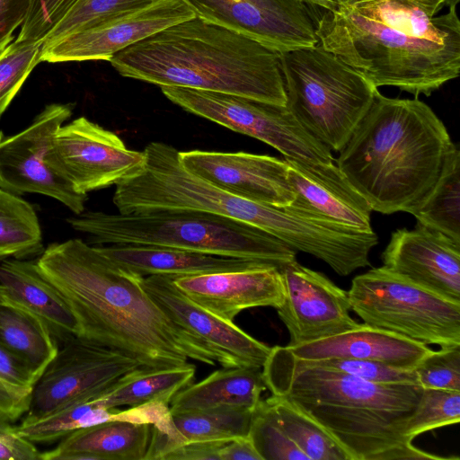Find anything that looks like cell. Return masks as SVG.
Segmentation results:
<instances>
[{
	"label": "cell",
	"instance_id": "obj_3",
	"mask_svg": "<svg viewBox=\"0 0 460 460\" xmlns=\"http://www.w3.org/2000/svg\"><path fill=\"white\" fill-rule=\"evenodd\" d=\"M272 395L288 399L319 422L350 460L452 459L416 447L404 435L422 388L377 384L296 358L275 346L261 367Z\"/></svg>",
	"mask_w": 460,
	"mask_h": 460
},
{
	"label": "cell",
	"instance_id": "obj_14",
	"mask_svg": "<svg viewBox=\"0 0 460 460\" xmlns=\"http://www.w3.org/2000/svg\"><path fill=\"white\" fill-rule=\"evenodd\" d=\"M279 270L285 298L277 312L289 333L287 346L317 341L360 325L349 314L348 291L324 274L296 261L280 267Z\"/></svg>",
	"mask_w": 460,
	"mask_h": 460
},
{
	"label": "cell",
	"instance_id": "obj_35",
	"mask_svg": "<svg viewBox=\"0 0 460 460\" xmlns=\"http://www.w3.org/2000/svg\"><path fill=\"white\" fill-rule=\"evenodd\" d=\"M248 437L261 460H309L285 433L266 400L253 411Z\"/></svg>",
	"mask_w": 460,
	"mask_h": 460
},
{
	"label": "cell",
	"instance_id": "obj_4",
	"mask_svg": "<svg viewBox=\"0 0 460 460\" xmlns=\"http://www.w3.org/2000/svg\"><path fill=\"white\" fill-rule=\"evenodd\" d=\"M279 54L195 16L120 50L109 62L124 77L160 87L213 91L286 105Z\"/></svg>",
	"mask_w": 460,
	"mask_h": 460
},
{
	"label": "cell",
	"instance_id": "obj_1",
	"mask_svg": "<svg viewBox=\"0 0 460 460\" xmlns=\"http://www.w3.org/2000/svg\"><path fill=\"white\" fill-rule=\"evenodd\" d=\"M36 262L73 312L77 336L122 352L146 368L179 367L189 358L217 362L202 341L146 292L141 276L115 263L97 245L79 238L53 243Z\"/></svg>",
	"mask_w": 460,
	"mask_h": 460
},
{
	"label": "cell",
	"instance_id": "obj_37",
	"mask_svg": "<svg viewBox=\"0 0 460 460\" xmlns=\"http://www.w3.org/2000/svg\"><path fill=\"white\" fill-rule=\"evenodd\" d=\"M413 369L423 388L460 391V346L431 349Z\"/></svg>",
	"mask_w": 460,
	"mask_h": 460
},
{
	"label": "cell",
	"instance_id": "obj_24",
	"mask_svg": "<svg viewBox=\"0 0 460 460\" xmlns=\"http://www.w3.org/2000/svg\"><path fill=\"white\" fill-rule=\"evenodd\" d=\"M0 284L5 297L38 316L58 345L78 335V324L69 305L40 273L36 259L0 261Z\"/></svg>",
	"mask_w": 460,
	"mask_h": 460
},
{
	"label": "cell",
	"instance_id": "obj_46",
	"mask_svg": "<svg viewBox=\"0 0 460 460\" xmlns=\"http://www.w3.org/2000/svg\"><path fill=\"white\" fill-rule=\"evenodd\" d=\"M6 295V292H5V289L0 284V301H2L4 299V297Z\"/></svg>",
	"mask_w": 460,
	"mask_h": 460
},
{
	"label": "cell",
	"instance_id": "obj_9",
	"mask_svg": "<svg viewBox=\"0 0 460 460\" xmlns=\"http://www.w3.org/2000/svg\"><path fill=\"white\" fill-rule=\"evenodd\" d=\"M161 90L184 111L262 141L284 158L311 164L333 163L331 149L311 136L287 105L186 87L162 86Z\"/></svg>",
	"mask_w": 460,
	"mask_h": 460
},
{
	"label": "cell",
	"instance_id": "obj_16",
	"mask_svg": "<svg viewBox=\"0 0 460 460\" xmlns=\"http://www.w3.org/2000/svg\"><path fill=\"white\" fill-rule=\"evenodd\" d=\"M175 275L141 277L140 283L159 307L177 324L202 341L223 367L261 368L270 347L233 322L200 307L173 284Z\"/></svg>",
	"mask_w": 460,
	"mask_h": 460
},
{
	"label": "cell",
	"instance_id": "obj_27",
	"mask_svg": "<svg viewBox=\"0 0 460 460\" xmlns=\"http://www.w3.org/2000/svg\"><path fill=\"white\" fill-rule=\"evenodd\" d=\"M0 345L19 359L36 381L58 349L46 324L5 296L0 301Z\"/></svg>",
	"mask_w": 460,
	"mask_h": 460
},
{
	"label": "cell",
	"instance_id": "obj_10",
	"mask_svg": "<svg viewBox=\"0 0 460 460\" xmlns=\"http://www.w3.org/2000/svg\"><path fill=\"white\" fill-rule=\"evenodd\" d=\"M129 356L79 336L58 346L33 385L22 424L102 395L123 375L139 367Z\"/></svg>",
	"mask_w": 460,
	"mask_h": 460
},
{
	"label": "cell",
	"instance_id": "obj_2",
	"mask_svg": "<svg viewBox=\"0 0 460 460\" xmlns=\"http://www.w3.org/2000/svg\"><path fill=\"white\" fill-rule=\"evenodd\" d=\"M443 0H362L314 12L323 49L376 88L429 96L460 72V22Z\"/></svg>",
	"mask_w": 460,
	"mask_h": 460
},
{
	"label": "cell",
	"instance_id": "obj_47",
	"mask_svg": "<svg viewBox=\"0 0 460 460\" xmlns=\"http://www.w3.org/2000/svg\"><path fill=\"white\" fill-rule=\"evenodd\" d=\"M305 2H306L305 0H304Z\"/></svg>",
	"mask_w": 460,
	"mask_h": 460
},
{
	"label": "cell",
	"instance_id": "obj_30",
	"mask_svg": "<svg viewBox=\"0 0 460 460\" xmlns=\"http://www.w3.org/2000/svg\"><path fill=\"white\" fill-rule=\"evenodd\" d=\"M44 249L33 206L20 195L0 188V261L36 259Z\"/></svg>",
	"mask_w": 460,
	"mask_h": 460
},
{
	"label": "cell",
	"instance_id": "obj_11",
	"mask_svg": "<svg viewBox=\"0 0 460 460\" xmlns=\"http://www.w3.org/2000/svg\"><path fill=\"white\" fill-rule=\"evenodd\" d=\"M45 159L76 192L85 195L136 175L146 161L143 151L128 149L117 134L84 116L58 129Z\"/></svg>",
	"mask_w": 460,
	"mask_h": 460
},
{
	"label": "cell",
	"instance_id": "obj_17",
	"mask_svg": "<svg viewBox=\"0 0 460 460\" xmlns=\"http://www.w3.org/2000/svg\"><path fill=\"white\" fill-rule=\"evenodd\" d=\"M181 165L192 174L243 199L275 207L296 198L286 160L245 152H179Z\"/></svg>",
	"mask_w": 460,
	"mask_h": 460
},
{
	"label": "cell",
	"instance_id": "obj_40",
	"mask_svg": "<svg viewBox=\"0 0 460 460\" xmlns=\"http://www.w3.org/2000/svg\"><path fill=\"white\" fill-rule=\"evenodd\" d=\"M0 460H41V452L18 433L16 426L0 420Z\"/></svg>",
	"mask_w": 460,
	"mask_h": 460
},
{
	"label": "cell",
	"instance_id": "obj_31",
	"mask_svg": "<svg viewBox=\"0 0 460 460\" xmlns=\"http://www.w3.org/2000/svg\"><path fill=\"white\" fill-rule=\"evenodd\" d=\"M288 438L309 460H350L348 453L314 418L288 399H266Z\"/></svg>",
	"mask_w": 460,
	"mask_h": 460
},
{
	"label": "cell",
	"instance_id": "obj_39",
	"mask_svg": "<svg viewBox=\"0 0 460 460\" xmlns=\"http://www.w3.org/2000/svg\"><path fill=\"white\" fill-rule=\"evenodd\" d=\"M77 0H35L16 40L43 41Z\"/></svg>",
	"mask_w": 460,
	"mask_h": 460
},
{
	"label": "cell",
	"instance_id": "obj_18",
	"mask_svg": "<svg viewBox=\"0 0 460 460\" xmlns=\"http://www.w3.org/2000/svg\"><path fill=\"white\" fill-rule=\"evenodd\" d=\"M383 266L441 296L460 302V243L420 223L394 231Z\"/></svg>",
	"mask_w": 460,
	"mask_h": 460
},
{
	"label": "cell",
	"instance_id": "obj_44",
	"mask_svg": "<svg viewBox=\"0 0 460 460\" xmlns=\"http://www.w3.org/2000/svg\"><path fill=\"white\" fill-rule=\"evenodd\" d=\"M306 3L314 7L324 10H335L343 6L356 4L362 0H305Z\"/></svg>",
	"mask_w": 460,
	"mask_h": 460
},
{
	"label": "cell",
	"instance_id": "obj_42",
	"mask_svg": "<svg viewBox=\"0 0 460 460\" xmlns=\"http://www.w3.org/2000/svg\"><path fill=\"white\" fill-rule=\"evenodd\" d=\"M228 441L230 440L181 443L165 454L162 460H220V450Z\"/></svg>",
	"mask_w": 460,
	"mask_h": 460
},
{
	"label": "cell",
	"instance_id": "obj_22",
	"mask_svg": "<svg viewBox=\"0 0 460 460\" xmlns=\"http://www.w3.org/2000/svg\"><path fill=\"white\" fill-rule=\"evenodd\" d=\"M152 424L118 418L76 429L41 460H146Z\"/></svg>",
	"mask_w": 460,
	"mask_h": 460
},
{
	"label": "cell",
	"instance_id": "obj_26",
	"mask_svg": "<svg viewBox=\"0 0 460 460\" xmlns=\"http://www.w3.org/2000/svg\"><path fill=\"white\" fill-rule=\"evenodd\" d=\"M193 364L161 369L139 367L119 377L95 402L106 410L138 408L153 404L169 405L172 399L193 383Z\"/></svg>",
	"mask_w": 460,
	"mask_h": 460
},
{
	"label": "cell",
	"instance_id": "obj_45",
	"mask_svg": "<svg viewBox=\"0 0 460 460\" xmlns=\"http://www.w3.org/2000/svg\"><path fill=\"white\" fill-rule=\"evenodd\" d=\"M444 6H447L448 8L456 7L460 0H443Z\"/></svg>",
	"mask_w": 460,
	"mask_h": 460
},
{
	"label": "cell",
	"instance_id": "obj_20",
	"mask_svg": "<svg viewBox=\"0 0 460 460\" xmlns=\"http://www.w3.org/2000/svg\"><path fill=\"white\" fill-rule=\"evenodd\" d=\"M284 159L296 197L328 218L358 230L373 231L369 203L336 164Z\"/></svg>",
	"mask_w": 460,
	"mask_h": 460
},
{
	"label": "cell",
	"instance_id": "obj_33",
	"mask_svg": "<svg viewBox=\"0 0 460 460\" xmlns=\"http://www.w3.org/2000/svg\"><path fill=\"white\" fill-rule=\"evenodd\" d=\"M460 421V391L422 388L419 401L409 417L404 435L411 439L437 428Z\"/></svg>",
	"mask_w": 460,
	"mask_h": 460
},
{
	"label": "cell",
	"instance_id": "obj_43",
	"mask_svg": "<svg viewBox=\"0 0 460 460\" xmlns=\"http://www.w3.org/2000/svg\"><path fill=\"white\" fill-rule=\"evenodd\" d=\"M220 460H261L250 438H237L228 441L220 450Z\"/></svg>",
	"mask_w": 460,
	"mask_h": 460
},
{
	"label": "cell",
	"instance_id": "obj_21",
	"mask_svg": "<svg viewBox=\"0 0 460 460\" xmlns=\"http://www.w3.org/2000/svg\"><path fill=\"white\" fill-rule=\"evenodd\" d=\"M301 359L354 358L413 369L431 349L425 344L365 323L317 341L287 346Z\"/></svg>",
	"mask_w": 460,
	"mask_h": 460
},
{
	"label": "cell",
	"instance_id": "obj_6",
	"mask_svg": "<svg viewBox=\"0 0 460 460\" xmlns=\"http://www.w3.org/2000/svg\"><path fill=\"white\" fill-rule=\"evenodd\" d=\"M89 243L139 244L261 261L279 268L296 252L264 230L230 217L195 210H155L137 214L83 211L66 217Z\"/></svg>",
	"mask_w": 460,
	"mask_h": 460
},
{
	"label": "cell",
	"instance_id": "obj_8",
	"mask_svg": "<svg viewBox=\"0 0 460 460\" xmlns=\"http://www.w3.org/2000/svg\"><path fill=\"white\" fill-rule=\"evenodd\" d=\"M348 296L351 310L367 325L425 345L460 346V302L384 266L356 276Z\"/></svg>",
	"mask_w": 460,
	"mask_h": 460
},
{
	"label": "cell",
	"instance_id": "obj_12",
	"mask_svg": "<svg viewBox=\"0 0 460 460\" xmlns=\"http://www.w3.org/2000/svg\"><path fill=\"white\" fill-rule=\"evenodd\" d=\"M73 103L46 105L22 131L0 130V188L16 195L36 193L54 199L73 214L85 210L87 195L76 192L46 162L53 136L68 120Z\"/></svg>",
	"mask_w": 460,
	"mask_h": 460
},
{
	"label": "cell",
	"instance_id": "obj_7",
	"mask_svg": "<svg viewBox=\"0 0 460 460\" xmlns=\"http://www.w3.org/2000/svg\"><path fill=\"white\" fill-rule=\"evenodd\" d=\"M287 107L315 139L339 152L377 88L318 43L279 54Z\"/></svg>",
	"mask_w": 460,
	"mask_h": 460
},
{
	"label": "cell",
	"instance_id": "obj_34",
	"mask_svg": "<svg viewBox=\"0 0 460 460\" xmlns=\"http://www.w3.org/2000/svg\"><path fill=\"white\" fill-rule=\"evenodd\" d=\"M35 378L0 345V420L14 422L28 411Z\"/></svg>",
	"mask_w": 460,
	"mask_h": 460
},
{
	"label": "cell",
	"instance_id": "obj_32",
	"mask_svg": "<svg viewBox=\"0 0 460 460\" xmlns=\"http://www.w3.org/2000/svg\"><path fill=\"white\" fill-rule=\"evenodd\" d=\"M155 0H77L42 41V49L120 13L143 7Z\"/></svg>",
	"mask_w": 460,
	"mask_h": 460
},
{
	"label": "cell",
	"instance_id": "obj_29",
	"mask_svg": "<svg viewBox=\"0 0 460 460\" xmlns=\"http://www.w3.org/2000/svg\"><path fill=\"white\" fill-rule=\"evenodd\" d=\"M406 213L460 243V151L454 142L434 185Z\"/></svg>",
	"mask_w": 460,
	"mask_h": 460
},
{
	"label": "cell",
	"instance_id": "obj_19",
	"mask_svg": "<svg viewBox=\"0 0 460 460\" xmlns=\"http://www.w3.org/2000/svg\"><path fill=\"white\" fill-rule=\"evenodd\" d=\"M173 284L188 298L216 316L233 322L245 310L259 306L279 308L285 298L279 268H255L192 276H174Z\"/></svg>",
	"mask_w": 460,
	"mask_h": 460
},
{
	"label": "cell",
	"instance_id": "obj_15",
	"mask_svg": "<svg viewBox=\"0 0 460 460\" xmlns=\"http://www.w3.org/2000/svg\"><path fill=\"white\" fill-rule=\"evenodd\" d=\"M195 16L186 0H155L43 48L40 62L109 61L136 42Z\"/></svg>",
	"mask_w": 460,
	"mask_h": 460
},
{
	"label": "cell",
	"instance_id": "obj_36",
	"mask_svg": "<svg viewBox=\"0 0 460 460\" xmlns=\"http://www.w3.org/2000/svg\"><path fill=\"white\" fill-rule=\"evenodd\" d=\"M42 41L14 40L0 52V119L34 67L40 63Z\"/></svg>",
	"mask_w": 460,
	"mask_h": 460
},
{
	"label": "cell",
	"instance_id": "obj_13",
	"mask_svg": "<svg viewBox=\"0 0 460 460\" xmlns=\"http://www.w3.org/2000/svg\"><path fill=\"white\" fill-rule=\"evenodd\" d=\"M195 15L279 53L319 43L314 7L304 0H186Z\"/></svg>",
	"mask_w": 460,
	"mask_h": 460
},
{
	"label": "cell",
	"instance_id": "obj_5",
	"mask_svg": "<svg viewBox=\"0 0 460 460\" xmlns=\"http://www.w3.org/2000/svg\"><path fill=\"white\" fill-rule=\"evenodd\" d=\"M452 143L425 102L377 91L339 151L337 166L372 210L407 212L436 182Z\"/></svg>",
	"mask_w": 460,
	"mask_h": 460
},
{
	"label": "cell",
	"instance_id": "obj_41",
	"mask_svg": "<svg viewBox=\"0 0 460 460\" xmlns=\"http://www.w3.org/2000/svg\"><path fill=\"white\" fill-rule=\"evenodd\" d=\"M35 0H0V52L11 43L14 31L21 27Z\"/></svg>",
	"mask_w": 460,
	"mask_h": 460
},
{
	"label": "cell",
	"instance_id": "obj_28",
	"mask_svg": "<svg viewBox=\"0 0 460 460\" xmlns=\"http://www.w3.org/2000/svg\"><path fill=\"white\" fill-rule=\"evenodd\" d=\"M255 409V408H254ZM254 409L219 405L171 414V431L160 434L162 458L176 446L190 441L232 440L249 435Z\"/></svg>",
	"mask_w": 460,
	"mask_h": 460
},
{
	"label": "cell",
	"instance_id": "obj_23",
	"mask_svg": "<svg viewBox=\"0 0 460 460\" xmlns=\"http://www.w3.org/2000/svg\"><path fill=\"white\" fill-rule=\"evenodd\" d=\"M97 246L115 263L141 277L151 275L192 276L242 270L271 264L261 261L164 246L139 244Z\"/></svg>",
	"mask_w": 460,
	"mask_h": 460
},
{
	"label": "cell",
	"instance_id": "obj_38",
	"mask_svg": "<svg viewBox=\"0 0 460 460\" xmlns=\"http://www.w3.org/2000/svg\"><path fill=\"white\" fill-rule=\"evenodd\" d=\"M309 361L372 383L419 385L414 369L399 368L378 361L340 358Z\"/></svg>",
	"mask_w": 460,
	"mask_h": 460
},
{
	"label": "cell",
	"instance_id": "obj_25",
	"mask_svg": "<svg viewBox=\"0 0 460 460\" xmlns=\"http://www.w3.org/2000/svg\"><path fill=\"white\" fill-rule=\"evenodd\" d=\"M266 388L261 368L223 367L180 391L170 402L169 411L175 414L219 405L254 409Z\"/></svg>",
	"mask_w": 460,
	"mask_h": 460
}]
</instances>
